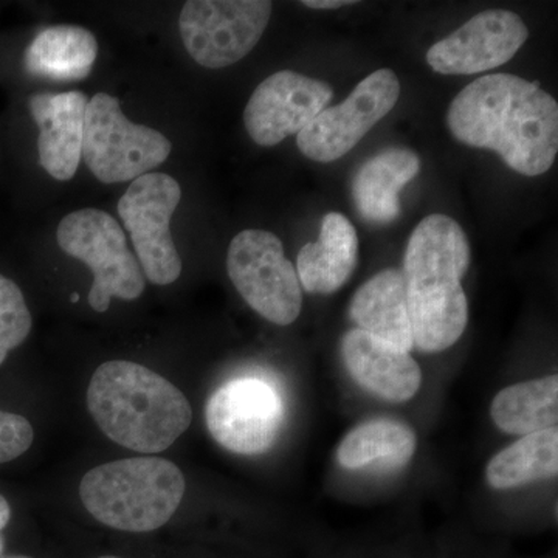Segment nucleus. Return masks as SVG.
<instances>
[{
    "mask_svg": "<svg viewBox=\"0 0 558 558\" xmlns=\"http://www.w3.org/2000/svg\"><path fill=\"white\" fill-rule=\"evenodd\" d=\"M304 7L314 10H336L344 5H352V0H304Z\"/></svg>",
    "mask_w": 558,
    "mask_h": 558,
    "instance_id": "obj_25",
    "label": "nucleus"
},
{
    "mask_svg": "<svg viewBox=\"0 0 558 558\" xmlns=\"http://www.w3.org/2000/svg\"><path fill=\"white\" fill-rule=\"evenodd\" d=\"M11 519V508L9 501L0 495V535H2L3 529L7 527Z\"/></svg>",
    "mask_w": 558,
    "mask_h": 558,
    "instance_id": "obj_26",
    "label": "nucleus"
},
{
    "mask_svg": "<svg viewBox=\"0 0 558 558\" xmlns=\"http://www.w3.org/2000/svg\"><path fill=\"white\" fill-rule=\"evenodd\" d=\"M271 10L266 0H191L179 16L183 46L202 68H229L255 49Z\"/></svg>",
    "mask_w": 558,
    "mask_h": 558,
    "instance_id": "obj_8",
    "label": "nucleus"
},
{
    "mask_svg": "<svg viewBox=\"0 0 558 558\" xmlns=\"http://www.w3.org/2000/svg\"><path fill=\"white\" fill-rule=\"evenodd\" d=\"M447 124L458 142L494 150L527 178L545 174L556 161V98L520 76L494 73L473 81L451 101Z\"/></svg>",
    "mask_w": 558,
    "mask_h": 558,
    "instance_id": "obj_1",
    "label": "nucleus"
},
{
    "mask_svg": "<svg viewBox=\"0 0 558 558\" xmlns=\"http://www.w3.org/2000/svg\"><path fill=\"white\" fill-rule=\"evenodd\" d=\"M186 481L182 470L165 458L119 459L83 476L80 498L105 526L123 532H153L178 512Z\"/></svg>",
    "mask_w": 558,
    "mask_h": 558,
    "instance_id": "obj_4",
    "label": "nucleus"
},
{
    "mask_svg": "<svg viewBox=\"0 0 558 558\" xmlns=\"http://www.w3.org/2000/svg\"><path fill=\"white\" fill-rule=\"evenodd\" d=\"M70 300H72V301H73V303H76V301H78V300H80V295H78V293H73V295H72V296H70Z\"/></svg>",
    "mask_w": 558,
    "mask_h": 558,
    "instance_id": "obj_28",
    "label": "nucleus"
},
{
    "mask_svg": "<svg viewBox=\"0 0 558 558\" xmlns=\"http://www.w3.org/2000/svg\"><path fill=\"white\" fill-rule=\"evenodd\" d=\"M32 314L16 282L0 274V366L32 332Z\"/></svg>",
    "mask_w": 558,
    "mask_h": 558,
    "instance_id": "obj_23",
    "label": "nucleus"
},
{
    "mask_svg": "<svg viewBox=\"0 0 558 558\" xmlns=\"http://www.w3.org/2000/svg\"><path fill=\"white\" fill-rule=\"evenodd\" d=\"M332 89L323 81L292 70H281L256 87L244 110L250 137L259 146H275L306 130L332 100Z\"/></svg>",
    "mask_w": 558,
    "mask_h": 558,
    "instance_id": "obj_12",
    "label": "nucleus"
},
{
    "mask_svg": "<svg viewBox=\"0 0 558 558\" xmlns=\"http://www.w3.org/2000/svg\"><path fill=\"white\" fill-rule=\"evenodd\" d=\"M357 250V231L351 220L340 213H328L319 240L300 250L295 269L301 288L322 295L337 292L355 269Z\"/></svg>",
    "mask_w": 558,
    "mask_h": 558,
    "instance_id": "obj_16",
    "label": "nucleus"
},
{
    "mask_svg": "<svg viewBox=\"0 0 558 558\" xmlns=\"http://www.w3.org/2000/svg\"><path fill=\"white\" fill-rule=\"evenodd\" d=\"M421 171L417 154L387 148L360 167L352 180V199L363 219L389 223L399 218V193Z\"/></svg>",
    "mask_w": 558,
    "mask_h": 558,
    "instance_id": "obj_18",
    "label": "nucleus"
},
{
    "mask_svg": "<svg viewBox=\"0 0 558 558\" xmlns=\"http://www.w3.org/2000/svg\"><path fill=\"white\" fill-rule=\"evenodd\" d=\"M98 57L94 33L78 25H54L32 40L25 50V70L50 81H81L90 75Z\"/></svg>",
    "mask_w": 558,
    "mask_h": 558,
    "instance_id": "obj_19",
    "label": "nucleus"
},
{
    "mask_svg": "<svg viewBox=\"0 0 558 558\" xmlns=\"http://www.w3.org/2000/svg\"><path fill=\"white\" fill-rule=\"evenodd\" d=\"M87 409L110 440L138 453L170 449L193 421L189 399L175 385L126 360L98 366L87 389Z\"/></svg>",
    "mask_w": 558,
    "mask_h": 558,
    "instance_id": "obj_3",
    "label": "nucleus"
},
{
    "mask_svg": "<svg viewBox=\"0 0 558 558\" xmlns=\"http://www.w3.org/2000/svg\"><path fill=\"white\" fill-rule=\"evenodd\" d=\"M227 271L245 303L267 322L289 326L300 317L303 290L277 234L267 230L238 233L227 253Z\"/></svg>",
    "mask_w": 558,
    "mask_h": 558,
    "instance_id": "obj_7",
    "label": "nucleus"
},
{
    "mask_svg": "<svg viewBox=\"0 0 558 558\" xmlns=\"http://www.w3.org/2000/svg\"><path fill=\"white\" fill-rule=\"evenodd\" d=\"M340 349L352 379L377 398L407 402L417 395L422 373L410 352L400 351L357 328L344 333Z\"/></svg>",
    "mask_w": 558,
    "mask_h": 558,
    "instance_id": "obj_15",
    "label": "nucleus"
},
{
    "mask_svg": "<svg viewBox=\"0 0 558 558\" xmlns=\"http://www.w3.org/2000/svg\"><path fill=\"white\" fill-rule=\"evenodd\" d=\"M413 428L391 418L365 422L341 440L337 459L348 470L400 469L409 464L416 451Z\"/></svg>",
    "mask_w": 558,
    "mask_h": 558,
    "instance_id": "obj_20",
    "label": "nucleus"
},
{
    "mask_svg": "<svg viewBox=\"0 0 558 558\" xmlns=\"http://www.w3.org/2000/svg\"><path fill=\"white\" fill-rule=\"evenodd\" d=\"M100 558H120V557L105 556V557H100Z\"/></svg>",
    "mask_w": 558,
    "mask_h": 558,
    "instance_id": "obj_29",
    "label": "nucleus"
},
{
    "mask_svg": "<svg viewBox=\"0 0 558 558\" xmlns=\"http://www.w3.org/2000/svg\"><path fill=\"white\" fill-rule=\"evenodd\" d=\"M35 439L28 418L21 414L0 411V464L14 461L31 449Z\"/></svg>",
    "mask_w": 558,
    "mask_h": 558,
    "instance_id": "obj_24",
    "label": "nucleus"
},
{
    "mask_svg": "<svg viewBox=\"0 0 558 558\" xmlns=\"http://www.w3.org/2000/svg\"><path fill=\"white\" fill-rule=\"evenodd\" d=\"M558 472V429L523 436L499 451L487 465V483L498 490L556 478Z\"/></svg>",
    "mask_w": 558,
    "mask_h": 558,
    "instance_id": "obj_22",
    "label": "nucleus"
},
{
    "mask_svg": "<svg viewBox=\"0 0 558 558\" xmlns=\"http://www.w3.org/2000/svg\"><path fill=\"white\" fill-rule=\"evenodd\" d=\"M180 197L178 180L163 172H149L132 180L117 205L143 275L156 286L172 284L182 275V259L170 230Z\"/></svg>",
    "mask_w": 558,
    "mask_h": 558,
    "instance_id": "obj_9",
    "label": "nucleus"
},
{
    "mask_svg": "<svg viewBox=\"0 0 558 558\" xmlns=\"http://www.w3.org/2000/svg\"><path fill=\"white\" fill-rule=\"evenodd\" d=\"M89 98L80 90L35 94L28 101L39 128V163L51 178L65 182L78 171Z\"/></svg>",
    "mask_w": 558,
    "mask_h": 558,
    "instance_id": "obj_14",
    "label": "nucleus"
},
{
    "mask_svg": "<svg viewBox=\"0 0 558 558\" xmlns=\"http://www.w3.org/2000/svg\"><path fill=\"white\" fill-rule=\"evenodd\" d=\"M58 245L65 255L81 260L94 274L89 304L108 312L113 296L134 301L145 292L146 278L137 256L128 248L126 234L109 213L83 208L70 213L57 230Z\"/></svg>",
    "mask_w": 558,
    "mask_h": 558,
    "instance_id": "obj_5",
    "label": "nucleus"
},
{
    "mask_svg": "<svg viewBox=\"0 0 558 558\" xmlns=\"http://www.w3.org/2000/svg\"><path fill=\"white\" fill-rule=\"evenodd\" d=\"M205 417L219 446L253 457L274 447L282 424V402L266 381L236 379L213 392Z\"/></svg>",
    "mask_w": 558,
    "mask_h": 558,
    "instance_id": "obj_11",
    "label": "nucleus"
},
{
    "mask_svg": "<svg viewBox=\"0 0 558 558\" xmlns=\"http://www.w3.org/2000/svg\"><path fill=\"white\" fill-rule=\"evenodd\" d=\"M20 558H31V557H20Z\"/></svg>",
    "mask_w": 558,
    "mask_h": 558,
    "instance_id": "obj_30",
    "label": "nucleus"
},
{
    "mask_svg": "<svg viewBox=\"0 0 558 558\" xmlns=\"http://www.w3.org/2000/svg\"><path fill=\"white\" fill-rule=\"evenodd\" d=\"M490 417L508 435L526 436L556 428L558 377L554 374L501 389L492 402Z\"/></svg>",
    "mask_w": 558,
    "mask_h": 558,
    "instance_id": "obj_21",
    "label": "nucleus"
},
{
    "mask_svg": "<svg viewBox=\"0 0 558 558\" xmlns=\"http://www.w3.org/2000/svg\"><path fill=\"white\" fill-rule=\"evenodd\" d=\"M3 546H5V542H3V537L0 535V556H2Z\"/></svg>",
    "mask_w": 558,
    "mask_h": 558,
    "instance_id": "obj_27",
    "label": "nucleus"
},
{
    "mask_svg": "<svg viewBox=\"0 0 558 558\" xmlns=\"http://www.w3.org/2000/svg\"><path fill=\"white\" fill-rule=\"evenodd\" d=\"M399 97L398 75L391 69L376 70L360 81L347 100L323 109L300 132L296 145L301 154L319 163L341 159L395 109Z\"/></svg>",
    "mask_w": 558,
    "mask_h": 558,
    "instance_id": "obj_10",
    "label": "nucleus"
},
{
    "mask_svg": "<svg viewBox=\"0 0 558 558\" xmlns=\"http://www.w3.org/2000/svg\"><path fill=\"white\" fill-rule=\"evenodd\" d=\"M469 264L468 236L449 216L429 215L411 233L402 275L414 347L421 351H446L468 328L461 279Z\"/></svg>",
    "mask_w": 558,
    "mask_h": 558,
    "instance_id": "obj_2",
    "label": "nucleus"
},
{
    "mask_svg": "<svg viewBox=\"0 0 558 558\" xmlns=\"http://www.w3.org/2000/svg\"><path fill=\"white\" fill-rule=\"evenodd\" d=\"M170 138L143 124L132 123L120 100L100 92L90 98L84 123L81 159L100 182H128L149 174L168 160Z\"/></svg>",
    "mask_w": 558,
    "mask_h": 558,
    "instance_id": "obj_6",
    "label": "nucleus"
},
{
    "mask_svg": "<svg viewBox=\"0 0 558 558\" xmlns=\"http://www.w3.org/2000/svg\"><path fill=\"white\" fill-rule=\"evenodd\" d=\"M529 38L526 24L508 10H487L427 51L440 75H475L512 60Z\"/></svg>",
    "mask_w": 558,
    "mask_h": 558,
    "instance_id": "obj_13",
    "label": "nucleus"
},
{
    "mask_svg": "<svg viewBox=\"0 0 558 558\" xmlns=\"http://www.w3.org/2000/svg\"><path fill=\"white\" fill-rule=\"evenodd\" d=\"M349 315L365 330L403 352L414 348L402 271L381 270L355 292Z\"/></svg>",
    "mask_w": 558,
    "mask_h": 558,
    "instance_id": "obj_17",
    "label": "nucleus"
}]
</instances>
